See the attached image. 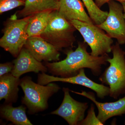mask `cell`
Returning <instances> with one entry per match:
<instances>
[{
	"mask_svg": "<svg viewBox=\"0 0 125 125\" xmlns=\"http://www.w3.org/2000/svg\"><path fill=\"white\" fill-rule=\"evenodd\" d=\"M113 0L117 1L120 3L125 2V0H95V2L98 7L101 8L102 6L106 3H108L109 1Z\"/></svg>",
	"mask_w": 125,
	"mask_h": 125,
	"instance_id": "7402d4cb",
	"label": "cell"
},
{
	"mask_svg": "<svg viewBox=\"0 0 125 125\" xmlns=\"http://www.w3.org/2000/svg\"><path fill=\"white\" fill-rule=\"evenodd\" d=\"M30 18V16L18 19L14 15L5 27L0 46L14 57H17L28 38L27 29Z\"/></svg>",
	"mask_w": 125,
	"mask_h": 125,
	"instance_id": "5b68a950",
	"label": "cell"
},
{
	"mask_svg": "<svg viewBox=\"0 0 125 125\" xmlns=\"http://www.w3.org/2000/svg\"><path fill=\"white\" fill-rule=\"evenodd\" d=\"M55 82L69 83L82 85L94 91L98 97L101 99H103L109 95V87L105 86L103 84L95 83L88 78L85 74L84 69H81L76 76L68 78L55 77L47 74L45 73H42L38 75V83L41 85H46L49 83Z\"/></svg>",
	"mask_w": 125,
	"mask_h": 125,
	"instance_id": "ba28073f",
	"label": "cell"
},
{
	"mask_svg": "<svg viewBox=\"0 0 125 125\" xmlns=\"http://www.w3.org/2000/svg\"><path fill=\"white\" fill-rule=\"evenodd\" d=\"M109 11L103 22L97 25L112 38L116 39L120 45L125 44V20L121 3L111 1L108 3Z\"/></svg>",
	"mask_w": 125,
	"mask_h": 125,
	"instance_id": "52a82bcc",
	"label": "cell"
},
{
	"mask_svg": "<svg viewBox=\"0 0 125 125\" xmlns=\"http://www.w3.org/2000/svg\"><path fill=\"white\" fill-rule=\"evenodd\" d=\"M84 6L81 0H60L58 11L62 17L69 21L76 20L94 24L85 11Z\"/></svg>",
	"mask_w": 125,
	"mask_h": 125,
	"instance_id": "4fadbf2b",
	"label": "cell"
},
{
	"mask_svg": "<svg viewBox=\"0 0 125 125\" xmlns=\"http://www.w3.org/2000/svg\"><path fill=\"white\" fill-rule=\"evenodd\" d=\"M117 42L113 45V57H109L107 62L109 66L99 78L103 84L108 85L109 96L117 99L125 94V52Z\"/></svg>",
	"mask_w": 125,
	"mask_h": 125,
	"instance_id": "7a4b0ae2",
	"label": "cell"
},
{
	"mask_svg": "<svg viewBox=\"0 0 125 125\" xmlns=\"http://www.w3.org/2000/svg\"><path fill=\"white\" fill-rule=\"evenodd\" d=\"M21 79L11 72L0 77V100L5 99L6 103H15L18 98Z\"/></svg>",
	"mask_w": 125,
	"mask_h": 125,
	"instance_id": "5bb4252c",
	"label": "cell"
},
{
	"mask_svg": "<svg viewBox=\"0 0 125 125\" xmlns=\"http://www.w3.org/2000/svg\"><path fill=\"white\" fill-rule=\"evenodd\" d=\"M86 43L79 42L75 51L67 49L66 58L59 62H46L45 65L52 75L62 78L76 76L81 69H90L94 75L98 76L102 73V66L106 64L109 58L107 54L98 57L92 56L87 51Z\"/></svg>",
	"mask_w": 125,
	"mask_h": 125,
	"instance_id": "6da1fadb",
	"label": "cell"
},
{
	"mask_svg": "<svg viewBox=\"0 0 125 125\" xmlns=\"http://www.w3.org/2000/svg\"><path fill=\"white\" fill-rule=\"evenodd\" d=\"M124 124H125V122H124Z\"/></svg>",
	"mask_w": 125,
	"mask_h": 125,
	"instance_id": "cb8c5ba5",
	"label": "cell"
},
{
	"mask_svg": "<svg viewBox=\"0 0 125 125\" xmlns=\"http://www.w3.org/2000/svg\"><path fill=\"white\" fill-rule=\"evenodd\" d=\"M95 107L93 104L91 105L87 116L79 123V125H104L97 118L95 114Z\"/></svg>",
	"mask_w": 125,
	"mask_h": 125,
	"instance_id": "ffe728a7",
	"label": "cell"
},
{
	"mask_svg": "<svg viewBox=\"0 0 125 125\" xmlns=\"http://www.w3.org/2000/svg\"><path fill=\"white\" fill-rule=\"evenodd\" d=\"M52 11H43L30 16L27 29L29 37L40 36L48 24Z\"/></svg>",
	"mask_w": 125,
	"mask_h": 125,
	"instance_id": "e0dca14e",
	"label": "cell"
},
{
	"mask_svg": "<svg viewBox=\"0 0 125 125\" xmlns=\"http://www.w3.org/2000/svg\"><path fill=\"white\" fill-rule=\"evenodd\" d=\"M86 7L89 15L96 25L104 22L106 19L108 12L102 10L98 7L93 0H81Z\"/></svg>",
	"mask_w": 125,
	"mask_h": 125,
	"instance_id": "ac0fdd59",
	"label": "cell"
},
{
	"mask_svg": "<svg viewBox=\"0 0 125 125\" xmlns=\"http://www.w3.org/2000/svg\"><path fill=\"white\" fill-rule=\"evenodd\" d=\"M13 63L14 67L11 73L19 78L28 72L38 73L40 72L46 73L48 71L46 66L35 59L24 47Z\"/></svg>",
	"mask_w": 125,
	"mask_h": 125,
	"instance_id": "7c38bea8",
	"label": "cell"
},
{
	"mask_svg": "<svg viewBox=\"0 0 125 125\" xmlns=\"http://www.w3.org/2000/svg\"><path fill=\"white\" fill-rule=\"evenodd\" d=\"M121 3L123 6V10H124V16L125 20V2H122Z\"/></svg>",
	"mask_w": 125,
	"mask_h": 125,
	"instance_id": "603a6c76",
	"label": "cell"
},
{
	"mask_svg": "<svg viewBox=\"0 0 125 125\" xmlns=\"http://www.w3.org/2000/svg\"><path fill=\"white\" fill-rule=\"evenodd\" d=\"M60 2V0H26L19 15L25 18L43 11L58 10Z\"/></svg>",
	"mask_w": 125,
	"mask_h": 125,
	"instance_id": "2e32d148",
	"label": "cell"
},
{
	"mask_svg": "<svg viewBox=\"0 0 125 125\" xmlns=\"http://www.w3.org/2000/svg\"><path fill=\"white\" fill-rule=\"evenodd\" d=\"M27 108L23 105L14 107L12 103H6L0 107L1 117L16 125H32L26 114Z\"/></svg>",
	"mask_w": 125,
	"mask_h": 125,
	"instance_id": "9a60e30c",
	"label": "cell"
},
{
	"mask_svg": "<svg viewBox=\"0 0 125 125\" xmlns=\"http://www.w3.org/2000/svg\"><path fill=\"white\" fill-rule=\"evenodd\" d=\"M26 0H0V14L24 6Z\"/></svg>",
	"mask_w": 125,
	"mask_h": 125,
	"instance_id": "d6986e66",
	"label": "cell"
},
{
	"mask_svg": "<svg viewBox=\"0 0 125 125\" xmlns=\"http://www.w3.org/2000/svg\"><path fill=\"white\" fill-rule=\"evenodd\" d=\"M69 21L83 36L84 42L90 47L92 56L98 57L112 52L113 40L103 30L94 24L76 20Z\"/></svg>",
	"mask_w": 125,
	"mask_h": 125,
	"instance_id": "8992f818",
	"label": "cell"
},
{
	"mask_svg": "<svg viewBox=\"0 0 125 125\" xmlns=\"http://www.w3.org/2000/svg\"><path fill=\"white\" fill-rule=\"evenodd\" d=\"M70 91L92 101L96 105L98 110L97 118L104 125L109 118L125 114V96L115 102L101 103L96 100L95 94L93 92L84 91L78 92L71 90Z\"/></svg>",
	"mask_w": 125,
	"mask_h": 125,
	"instance_id": "8fae6325",
	"label": "cell"
},
{
	"mask_svg": "<svg viewBox=\"0 0 125 125\" xmlns=\"http://www.w3.org/2000/svg\"><path fill=\"white\" fill-rule=\"evenodd\" d=\"M14 67L13 62H6L0 64V77L11 72Z\"/></svg>",
	"mask_w": 125,
	"mask_h": 125,
	"instance_id": "44dd1931",
	"label": "cell"
},
{
	"mask_svg": "<svg viewBox=\"0 0 125 125\" xmlns=\"http://www.w3.org/2000/svg\"><path fill=\"white\" fill-rule=\"evenodd\" d=\"M24 47L37 60L41 62L60 60L59 51L40 36L29 37Z\"/></svg>",
	"mask_w": 125,
	"mask_h": 125,
	"instance_id": "30bf717a",
	"label": "cell"
},
{
	"mask_svg": "<svg viewBox=\"0 0 125 125\" xmlns=\"http://www.w3.org/2000/svg\"><path fill=\"white\" fill-rule=\"evenodd\" d=\"M64 97L60 106L51 114L62 117L70 125H78L85 117V113L88 107L87 103L78 102L71 96L70 90L63 88Z\"/></svg>",
	"mask_w": 125,
	"mask_h": 125,
	"instance_id": "9c48e42d",
	"label": "cell"
},
{
	"mask_svg": "<svg viewBox=\"0 0 125 125\" xmlns=\"http://www.w3.org/2000/svg\"><path fill=\"white\" fill-rule=\"evenodd\" d=\"M76 30L58 10H54L51 14L47 26L40 36L60 51L62 48L73 47L75 41L74 32Z\"/></svg>",
	"mask_w": 125,
	"mask_h": 125,
	"instance_id": "277c9868",
	"label": "cell"
},
{
	"mask_svg": "<svg viewBox=\"0 0 125 125\" xmlns=\"http://www.w3.org/2000/svg\"><path fill=\"white\" fill-rule=\"evenodd\" d=\"M20 85L24 93L22 103L28 108L30 114L46 110L48 108L49 99L61 89L54 83H50L46 85L36 83L28 76L21 79Z\"/></svg>",
	"mask_w": 125,
	"mask_h": 125,
	"instance_id": "3957f363",
	"label": "cell"
}]
</instances>
